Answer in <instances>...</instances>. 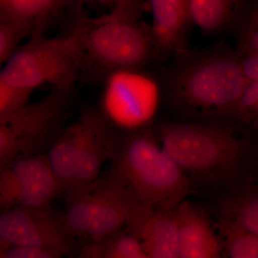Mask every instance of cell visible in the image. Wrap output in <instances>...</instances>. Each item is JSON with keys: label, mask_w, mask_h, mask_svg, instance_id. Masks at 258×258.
<instances>
[{"label": "cell", "mask_w": 258, "mask_h": 258, "mask_svg": "<svg viewBox=\"0 0 258 258\" xmlns=\"http://www.w3.org/2000/svg\"><path fill=\"white\" fill-rule=\"evenodd\" d=\"M58 195L46 155L35 154L0 165V210L48 208Z\"/></svg>", "instance_id": "10"}, {"label": "cell", "mask_w": 258, "mask_h": 258, "mask_svg": "<svg viewBox=\"0 0 258 258\" xmlns=\"http://www.w3.org/2000/svg\"><path fill=\"white\" fill-rule=\"evenodd\" d=\"M0 76L8 84L29 91L44 85L74 88L81 76V66L68 34L47 37L36 32L12 54L0 70Z\"/></svg>", "instance_id": "6"}, {"label": "cell", "mask_w": 258, "mask_h": 258, "mask_svg": "<svg viewBox=\"0 0 258 258\" xmlns=\"http://www.w3.org/2000/svg\"><path fill=\"white\" fill-rule=\"evenodd\" d=\"M225 218L258 237V191L240 194L223 207Z\"/></svg>", "instance_id": "17"}, {"label": "cell", "mask_w": 258, "mask_h": 258, "mask_svg": "<svg viewBox=\"0 0 258 258\" xmlns=\"http://www.w3.org/2000/svg\"><path fill=\"white\" fill-rule=\"evenodd\" d=\"M143 0H118L97 18L80 17L68 33L79 56L81 76L103 80L111 71L143 69L157 58L150 25L142 21Z\"/></svg>", "instance_id": "1"}, {"label": "cell", "mask_w": 258, "mask_h": 258, "mask_svg": "<svg viewBox=\"0 0 258 258\" xmlns=\"http://www.w3.org/2000/svg\"><path fill=\"white\" fill-rule=\"evenodd\" d=\"M251 0H188L193 25L207 35L235 30Z\"/></svg>", "instance_id": "15"}, {"label": "cell", "mask_w": 258, "mask_h": 258, "mask_svg": "<svg viewBox=\"0 0 258 258\" xmlns=\"http://www.w3.org/2000/svg\"><path fill=\"white\" fill-rule=\"evenodd\" d=\"M72 123L76 134V160L74 181L69 191L99 179L103 164L116 157L120 144L116 132L97 109L86 110Z\"/></svg>", "instance_id": "11"}, {"label": "cell", "mask_w": 258, "mask_h": 258, "mask_svg": "<svg viewBox=\"0 0 258 258\" xmlns=\"http://www.w3.org/2000/svg\"><path fill=\"white\" fill-rule=\"evenodd\" d=\"M235 30L237 52H258V0H251Z\"/></svg>", "instance_id": "19"}, {"label": "cell", "mask_w": 258, "mask_h": 258, "mask_svg": "<svg viewBox=\"0 0 258 258\" xmlns=\"http://www.w3.org/2000/svg\"><path fill=\"white\" fill-rule=\"evenodd\" d=\"M0 244L47 251L59 258L77 252L63 217L48 208H16L0 213Z\"/></svg>", "instance_id": "9"}, {"label": "cell", "mask_w": 258, "mask_h": 258, "mask_svg": "<svg viewBox=\"0 0 258 258\" xmlns=\"http://www.w3.org/2000/svg\"><path fill=\"white\" fill-rule=\"evenodd\" d=\"M0 258H59L42 249L28 247L4 246L0 252Z\"/></svg>", "instance_id": "23"}, {"label": "cell", "mask_w": 258, "mask_h": 258, "mask_svg": "<svg viewBox=\"0 0 258 258\" xmlns=\"http://www.w3.org/2000/svg\"><path fill=\"white\" fill-rule=\"evenodd\" d=\"M156 132L161 147L188 177L207 182L232 178L248 149L247 141L219 121L166 122Z\"/></svg>", "instance_id": "3"}, {"label": "cell", "mask_w": 258, "mask_h": 258, "mask_svg": "<svg viewBox=\"0 0 258 258\" xmlns=\"http://www.w3.org/2000/svg\"><path fill=\"white\" fill-rule=\"evenodd\" d=\"M175 55L166 77V96L172 106L211 121L232 118L247 83L236 50L221 45Z\"/></svg>", "instance_id": "2"}, {"label": "cell", "mask_w": 258, "mask_h": 258, "mask_svg": "<svg viewBox=\"0 0 258 258\" xmlns=\"http://www.w3.org/2000/svg\"><path fill=\"white\" fill-rule=\"evenodd\" d=\"M151 31L157 57L176 55L186 50L192 26L188 0H150Z\"/></svg>", "instance_id": "13"}, {"label": "cell", "mask_w": 258, "mask_h": 258, "mask_svg": "<svg viewBox=\"0 0 258 258\" xmlns=\"http://www.w3.org/2000/svg\"><path fill=\"white\" fill-rule=\"evenodd\" d=\"M236 52L245 79L250 82H258V52Z\"/></svg>", "instance_id": "24"}, {"label": "cell", "mask_w": 258, "mask_h": 258, "mask_svg": "<svg viewBox=\"0 0 258 258\" xmlns=\"http://www.w3.org/2000/svg\"><path fill=\"white\" fill-rule=\"evenodd\" d=\"M128 226L150 258H179V227L175 210H158L139 205Z\"/></svg>", "instance_id": "12"}, {"label": "cell", "mask_w": 258, "mask_h": 258, "mask_svg": "<svg viewBox=\"0 0 258 258\" xmlns=\"http://www.w3.org/2000/svg\"><path fill=\"white\" fill-rule=\"evenodd\" d=\"M66 230L97 243L128 225L139 204L114 172L64 193Z\"/></svg>", "instance_id": "5"}, {"label": "cell", "mask_w": 258, "mask_h": 258, "mask_svg": "<svg viewBox=\"0 0 258 258\" xmlns=\"http://www.w3.org/2000/svg\"><path fill=\"white\" fill-rule=\"evenodd\" d=\"M88 1L95 3V4L109 7V8H112L114 6L115 3L118 2V0H88Z\"/></svg>", "instance_id": "26"}, {"label": "cell", "mask_w": 258, "mask_h": 258, "mask_svg": "<svg viewBox=\"0 0 258 258\" xmlns=\"http://www.w3.org/2000/svg\"><path fill=\"white\" fill-rule=\"evenodd\" d=\"M179 227V258H217V244L208 219L183 202L175 210Z\"/></svg>", "instance_id": "14"}, {"label": "cell", "mask_w": 258, "mask_h": 258, "mask_svg": "<svg viewBox=\"0 0 258 258\" xmlns=\"http://www.w3.org/2000/svg\"><path fill=\"white\" fill-rule=\"evenodd\" d=\"M31 93L8 84L0 76V120L28 103Z\"/></svg>", "instance_id": "22"}, {"label": "cell", "mask_w": 258, "mask_h": 258, "mask_svg": "<svg viewBox=\"0 0 258 258\" xmlns=\"http://www.w3.org/2000/svg\"><path fill=\"white\" fill-rule=\"evenodd\" d=\"M222 228L227 232L231 258H258V237L224 217Z\"/></svg>", "instance_id": "18"}, {"label": "cell", "mask_w": 258, "mask_h": 258, "mask_svg": "<svg viewBox=\"0 0 258 258\" xmlns=\"http://www.w3.org/2000/svg\"><path fill=\"white\" fill-rule=\"evenodd\" d=\"M3 244H0V252H1V249L3 248Z\"/></svg>", "instance_id": "28"}, {"label": "cell", "mask_w": 258, "mask_h": 258, "mask_svg": "<svg viewBox=\"0 0 258 258\" xmlns=\"http://www.w3.org/2000/svg\"><path fill=\"white\" fill-rule=\"evenodd\" d=\"M66 0H0V20L42 32L44 22L60 9Z\"/></svg>", "instance_id": "16"}, {"label": "cell", "mask_w": 258, "mask_h": 258, "mask_svg": "<svg viewBox=\"0 0 258 258\" xmlns=\"http://www.w3.org/2000/svg\"><path fill=\"white\" fill-rule=\"evenodd\" d=\"M100 114L112 128L128 134L148 130L160 108V83L143 69H120L101 81Z\"/></svg>", "instance_id": "7"}, {"label": "cell", "mask_w": 258, "mask_h": 258, "mask_svg": "<svg viewBox=\"0 0 258 258\" xmlns=\"http://www.w3.org/2000/svg\"><path fill=\"white\" fill-rule=\"evenodd\" d=\"M73 90L52 88L38 101L0 120V165L40 154L52 144L71 105Z\"/></svg>", "instance_id": "8"}, {"label": "cell", "mask_w": 258, "mask_h": 258, "mask_svg": "<svg viewBox=\"0 0 258 258\" xmlns=\"http://www.w3.org/2000/svg\"><path fill=\"white\" fill-rule=\"evenodd\" d=\"M232 118L249 128L258 129V82L247 81Z\"/></svg>", "instance_id": "20"}, {"label": "cell", "mask_w": 258, "mask_h": 258, "mask_svg": "<svg viewBox=\"0 0 258 258\" xmlns=\"http://www.w3.org/2000/svg\"><path fill=\"white\" fill-rule=\"evenodd\" d=\"M31 35L25 27L0 20V66L6 62L22 40Z\"/></svg>", "instance_id": "21"}, {"label": "cell", "mask_w": 258, "mask_h": 258, "mask_svg": "<svg viewBox=\"0 0 258 258\" xmlns=\"http://www.w3.org/2000/svg\"><path fill=\"white\" fill-rule=\"evenodd\" d=\"M74 258H102V257L96 244L91 243L83 247L81 252Z\"/></svg>", "instance_id": "25"}, {"label": "cell", "mask_w": 258, "mask_h": 258, "mask_svg": "<svg viewBox=\"0 0 258 258\" xmlns=\"http://www.w3.org/2000/svg\"><path fill=\"white\" fill-rule=\"evenodd\" d=\"M139 258H150V257H149V256L148 255V254L147 253H146V252H145V253L142 254V255L141 256V257Z\"/></svg>", "instance_id": "27"}, {"label": "cell", "mask_w": 258, "mask_h": 258, "mask_svg": "<svg viewBox=\"0 0 258 258\" xmlns=\"http://www.w3.org/2000/svg\"><path fill=\"white\" fill-rule=\"evenodd\" d=\"M115 159L113 172L139 205L172 211L190 192L189 178L148 130L128 134Z\"/></svg>", "instance_id": "4"}]
</instances>
